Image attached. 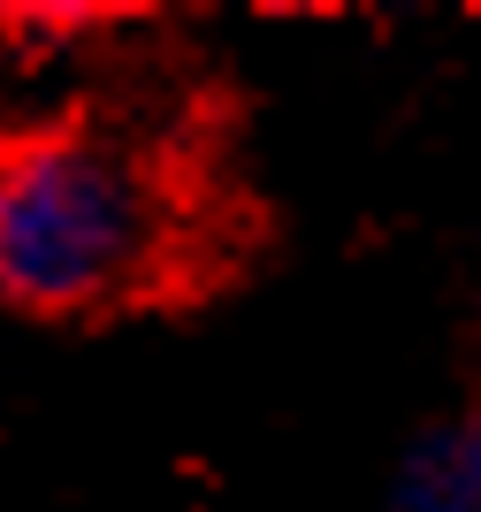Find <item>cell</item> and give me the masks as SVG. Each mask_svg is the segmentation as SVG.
Returning <instances> with one entry per match:
<instances>
[{
  "label": "cell",
  "instance_id": "obj_2",
  "mask_svg": "<svg viewBox=\"0 0 481 512\" xmlns=\"http://www.w3.org/2000/svg\"><path fill=\"white\" fill-rule=\"evenodd\" d=\"M390 512H481V398L451 406L413 436Z\"/></svg>",
  "mask_w": 481,
  "mask_h": 512
},
{
  "label": "cell",
  "instance_id": "obj_1",
  "mask_svg": "<svg viewBox=\"0 0 481 512\" xmlns=\"http://www.w3.org/2000/svg\"><path fill=\"white\" fill-rule=\"evenodd\" d=\"M207 253V184L138 107L0 115V306L31 321H115L168 299Z\"/></svg>",
  "mask_w": 481,
  "mask_h": 512
}]
</instances>
